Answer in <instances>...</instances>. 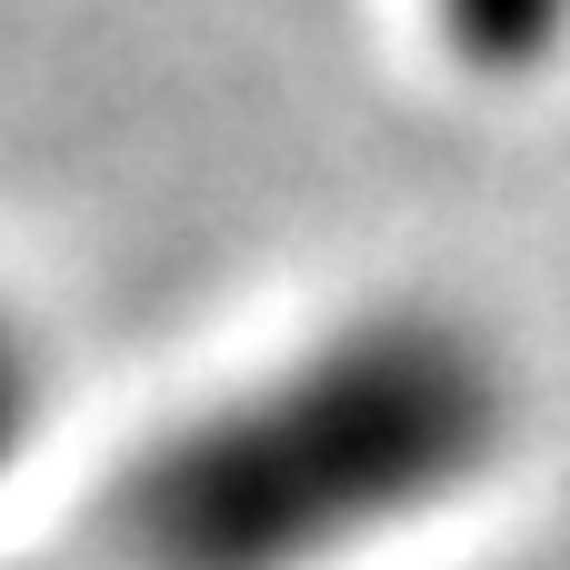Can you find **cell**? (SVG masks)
Returning a JSON list of instances; mask_svg holds the SVG:
<instances>
[{"label":"cell","mask_w":570,"mask_h":570,"mask_svg":"<svg viewBox=\"0 0 570 570\" xmlns=\"http://www.w3.org/2000/svg\"><path fill=\"white\" fill-rule=\"evenodd\" d=\"M40 421H50V351H40L30 311H20V301H0V481L30 461Z\"/></svg>","instance_id":"obj_3"},{"label":"cell","mask_w":570,"mask_h":570,"mask_svg":"<svg viewBox=\"0 0 570 570\" xmlns=\"http://www.w3.org/2000/svg\"><path fill=\"white\" fill-rule=\"evenodd\" d=\"M451 70L491 80V90H521V80H551L570 60V0H421Z\"/></svg>","instance_id":"obj_2"},{"label":"cell","mask_w":570,"mask_h":570,"mask_svg":"<svg viewBox=\"0 0 570 570\" xmlns=\"http://www.w3.org/2000/svg\"><path fill=\"white\" fill-rule=\"evenodd\" d=\"M531 381L461 301H361L160 421L110 481L120 570H341L521 451Z\"/></svg>","instance_id":"obj_1"}]
</instances>
